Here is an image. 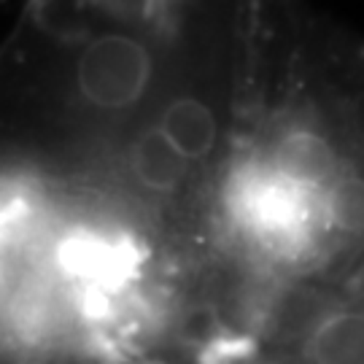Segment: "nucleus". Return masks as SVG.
Masks as SVG:
<instances>
[{
  "label": "nucleus",
  "instance_id": "nucleus-3",
  "mask_svg": "<svg viewBox=\"0 0 364 364\" xmlns=\"http://www.w3.org/2000/svg\"><path fill=\"white\" fill-rule=\"evenodd\" d=\"M154 127L186 165L205 162L219 141L216 111L195 95H181L170 100L162 108Z\"/></svg>",
  "mask_w": 364,
  "mask_h": 364
},
{
  "label": "nucleus",
  "instance_id": "nucleus-6",
  "mask_svg": "<svg viewBox=\"0 0 364 364\" xmlns=\"http://www.w3.org/2000/svg\"><path fill=\"white\" fill-rule=\"evenodd\" d=\"M186 162L176 154L170 144L159 135L154 124L146 127L130 146V170L135 176V181L151 189V192H159V195H168V192H176L183 183V176H186Z\"/></svg>",
  "mask_w": 364,
  "mask_h": 364
},
{
  "label": "nucleus",
  "instance_id": "nucleus-7",
  "mask_svg": "<svg viewBox=\"0 0 364 364\" xmlns=\"http://www.w3.org/2000/svg\"><path fill=\"white\" fill-rule=\"evenodd\" d=\"M321 213L340 232H364V178L335 176L321 189Z\"/></svg>",
  "mask_w": 364,
  "mask_h": 364
},
{
  "label": "nucleus",
  "instance_id": "nucleus-2",
  "mask_svg": "<svg viewBox=\"0 0 364 364\" xmlns=\"http://www.w3.org/2000/svg\"><path fill=\"white\" fill-rule=\"evenodd\" d=\"M138 264V251L130 240L108 232L76 230L57 246V267L70 281L90 291L119 287Z\"/></svg>",
  "mask_w": 364,
  "mask_h": 364
},
{
  "label": "nucleus",
  "instance_id": "nucleus-4",
  "mask_svg": "<svg viewBox=\"0 0 364 364\" xmlns=\"http://www.w3.org/2000/svg\"><path fill=\"white\" fill-rule=\"evenodd\" d=\"M270 168L287 178L289 183L299 186L302 192L324 189L335 173V149L324 135L311 130H294L284 135V141L275 146Z\"/></svg>",
  "mask_w": 364,
  "mask_h": 364
},
{
  "label": "nucleus",
  "instance_id": "nucleus-5",
  "mask_svg": "<svg viewBox=\"0 0 364 364\" xmlns=\"http://www.w3.org/2000/svg\"><path fill=\"white\" fill-rule=\"evenodd\" d=\"M308 364H364V308L321 316L305 340Z\"/></svg>",
  "mask_w": 364,
  "mask_h": 364
},
{
  "label": "nucleus",
  "instance_id": "nucleus-1",
  "mask_svg": "<svg viewBox=\"0 0 364 364\" xmlns=\"http://www.w3.org/2000/svg\"><path fill=\"white\" fill-rule=\"evenodd\" d=\"M154 70V54L146 41L127 33H103L81 46L73 81L78 97L90 108L122 114L149 95Z\"/></svg>",
  "mask_w": 364,
  "mask_h": 364
},
{
  "label": "nucleus",
  "instance_id": "nucleus-8",
  "mask_svg": "<svg viewBox=\"0 0 364 364\" xmlns=\"http://www.w3.org/2000/svg\"><path fill=\"white\" fill-rule=\"evenodd\" d=\"M16 364H43V362H36V359H27V362H16Z\"/></svg>",
  "mask_w": 364,
  "mask_h": 364
}]
</instances>
